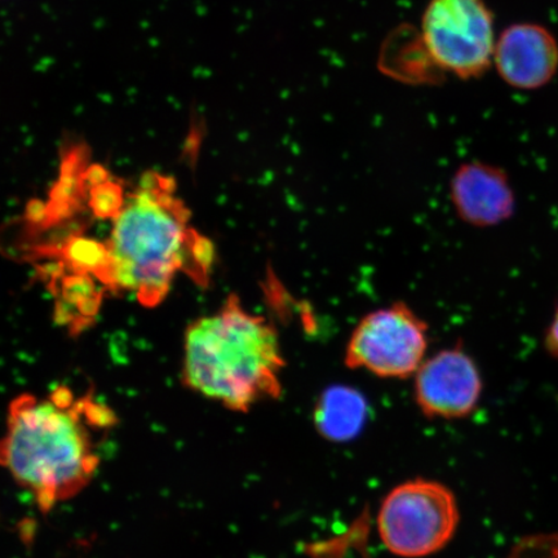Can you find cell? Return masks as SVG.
<instances>
[{"label": "cell", "mask_w": 558, "mask_h": 558, "mask_svg": "<svg viewBox=\"0 0 558 558\" xmlns=\"http://www.w3.org/2000/svg\"><path fill=\"white\" fill-rule=\"evenodd\" d=\"M429 327L407 303L366 314L345 345L344 365L381 379H408L427 359Z\"/></svg>", "instance_id": "cell-6"}, {"label": "cell", "mask_w": 558, "mask_h": 558, "mask_svg": "<svg viewBox=\"0 0 558 558\" xmlns=\"http://www.w3.org/2000/svg\"><path fill=\"white\" fill-rule=\"evenodd\" d=\"M459 520L457 498L448 486L415 478L396 486L384 498L378 532L390 554L422 558L448 546Z\"/></svg>", "instance_id": "cell-5"}, {"label": "cell", "mask_w": 558, "mask_h": 558, "mask_svg": "<svg viewBox=\"0 0 558 558\" xmlns=\"http://www.w3.org/2000/svg\"><path fill=\"white\" fill-rule=\"evenodd\" d=\"M506 558H558V530L525 536L514 544Z\"/></svg>", "instance_id": "cell-11"}, {"label": "cell", "mask_w": 558, "mask_h": 558, "mask_svg": "<svg viewBox=\"0 0 558 558\" xmlns=\"http://www.w3.org/2000/svg\"><path fill=\"white\" fill-rule=\"evenodd\" d=\"M494 62L509 86H546L558 69V45L553 33L536 24L509 26L495 44Z\"/></svg>", "instance_id": "cell-9"}, {"label": "cell", "mask_w": 558, "mask_h": 558, "mask_svg": "<svg viewBox=\"0 0 558 558\" xmlns=\"http://www.w3.org/2000/svg\"><path fill=\"white\" fill-rule=\"evenodd\" d=\"M367 418V401L360 390L335 384L318 397L313 422L331 442H348L361 434Z\"/></svg>", "instance_id": "cell-10"}, {"label": "cell", "mask_w": 558, "mask_h": 558, "mask_svg": "<svg viewBox=\"0 0 558 558\" xmlns=\"http://www.w3.org/2000/svg\"><path fill=\"white\" fill-rule=\"evenodd\" d=\"M113 424L107 407L65 387L21 395L10 404L0 458L40 511H51L93 483L101 463L97 434Z\"/></svg>", "instance_id": "cell-2"}, {"label": "cell", "mask_w": 558, "mask_h": 558, "mask_svg": "<svg viewBox=\"0 0 558 558\" xmlns=\"http://www.w3.org/2000/svg\"><path fill=\"white\" fill-rule=\"evenodd\" d=\"M94 214L109 222L104 241L68 239L59 257L72 274L93 277L105 290L134 296L144 306L162 303L181 274L205 284L214 247L191 225L174 180L145 173L131 191L100 165L82 173Z\"/></svg>", "instance_id": "cell-1"}, {"label": "cell", "mask_w": 558, "mask_h": 558, "mask_svg": "<svg viewBox=\"0 0 558 558\" xmlns=\"http://www.w3.org/2000/svg\"><path fill=\"white\" fill-rule=\"evenodd\" d=\"M544 341H546L547 351L558 359V306Z\"/></svg>", "instance_id": "cell-12"}, {"label": "cell", "mask_w": 558, "mask_h": 558, "mask_svg": "<svg viewBox=\"0 0 558 558\" xmlns=\"http://www.w3.org/2000/svg\"><path fill=\"white\" fill-rule=\"evenodd\" d=\"M483 387L476 361L460 344L425 359L414 375L416 407L432 418L451 421L472 415Z\"/></svg>", "instance_id": "cell-7"}, {"label": "cell", "mask_w": 558, "mask_h": 558, "mask_svg": "<svg viewBox=\"0 0 558 558\" xmlns=\"http://www.w3.org/2000/svg\"><path fill=\"white\" fill-rule=\"evenodd\" d=\"M414 56L428 68L476 78L494 62L493 15L484 0H429Z\"/></svg>", "instance_id": "cell-4"}, {"label": "cell", "mask_w": 558, "mask_h": 558, "mask_svg": "<svg viewBox=\"0 0 558 558\" xmlns=\"http://www.w3.org/2000/svg\"><path fill=\"white\" fill-rule=\"evenodd\" d=\"M450 199L458 218L473 228L504 225L512 218L515 208L508 174L478 160L460 166L453 173Z\"/></svg>", "instance_id": "cell-8"}, {"label": "cell", "mask_w": 558, "mask_h": 558, "mask_svg": "<svg viewBox=\"0 0 558 558\" xmlns=\"http://www.w3.org/2000/svg\"><path fill=\"white\" fill-rule=\"evenodd\" d=\"M286 361L274 324L230 298L187 326L183 380L193 392L236 413L277 400Z\"/></svg>", "instance_id": "cell-3"}]
</instances>
